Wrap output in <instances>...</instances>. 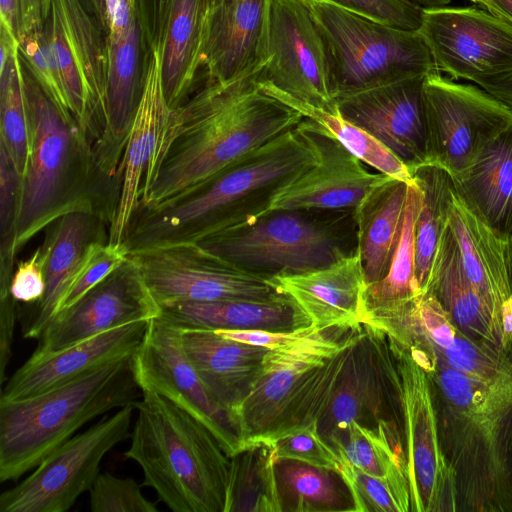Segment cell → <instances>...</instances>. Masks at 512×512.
<instances>
[{
    "label": "cell",
    "instance_id": "60",
    "mask_svg": "<svg viewBox=\"0 0 512 512\" xmlns=\"http://www.w3.org/2000/svg\"><path fill=\"white\" fill-rule=\"evenodd\" d=\"M508 249H509V257H510V265L512 270V236L508 239Z\"/></svg>",
    "mask_w": 512,
    "mask_h": 512
},
{
    "label": "cell",
    "instance_id": "24",
    "mask_svg": "<svg viewBox=\"0 0 512 512\" xmlns=\"http://www.w3.org/2000/svg\"><path fill=\"white\" fill-rule=\"evenodd\" d=\"M169 108L162 81V47L149 46L142 72V92L129 133L122 166L120 198L108 243L122 245L152 168Z\"/></svg>",
    "mask_w": 512,
    "mask_h": 512
},
{
    "label": "cell",
    "instance_id": "46",
    "mask_svg": "<svg viewBox=\"0 0 512 512\" xmlns=\"http://www.w3.org/2000/svg\"><path fill=\"white\" fill-rule=\"evenodd\" d=\"M89 496L92 512H158L156 504L142 494L135 480L109 472L99 473Z\"/></svg>",
    "mask_w": 512,
    "mask_h": 512
},
{
    "label": "cell",
    "instance_id": "35",
    "mask_svg": "<svg viewBox=\"0 0 512 512\" xmlns=\"http://www.w3.org/2000/svg\"><path fill=\"white\" fill-rule=\"evenodd\" d=\"M422 191L408 187L402 232L387 275L365 287L361 323L389 333L405 314L409 304L423 294L416 278L414 229Z\"/></svg>",
    "mask_w": 512,
    "mask_h": 512
},
{
    "label": "cell",
    "instance_id": "56",
    "mask_svg": "<svg viewBox=\"0 0 512 512\" xmlns=\"http://www.w3.org/2000/svg\"><path fill=\"white\" fill-rule=\"evenodd\" d=\"M512 27V0H470Z\"/></svg>",
    "mask_w": 512,
    "mask_h": 512
},
{
    "label": "cell",
    "instance_id": "42",
    "mask_svg": "<svg viewBox=\"0 0 512 512\" xmlns=\"http://www.w3.org/2000/svg\"><path fill=\"white\" fill-rule=\"evenodd\" d=\"M21 175L0 144V295L10 293L17 251Z\"/></svg>",
    "mask_w": 512,
    "mask_h": 512
},
{
    "label": "cell",
    "instance_id": "9",
    "mask_svg": "<svg viewBox=\"0 0 512 512\" xmlns=\"http://www.w3.org/2000/svg\"><path fill=\"white\" fill-rule=\"evenodd\" d=\"M312 212L268 211L198 244L267 279L322 268L354 252L345 249L335 222L314 217Z\"/></svg>",
    "mask_w": 512,
    "mask_h": 512
},
{
    "label": "cell",
    "instance_id": "4",
    "mask_svg": "<svg viewBox=\"0 0 512 512\" xmlns=\"http://www.w3.org/2000/svg\"><path fill=\"white\" fill-rule=\"evenodd\" d=\"M413 348L432 382L458 512H512V384L468 377Z\"/></svg>",
    "mask_w": 512,
    "mask_h": 512
},
{
    "label": "cell",
    "instance_id": "47",
    "mask_svg": "<svg viewBox=\"0 0 512 512\" xmlns=\"http://www.w3.org/2000/svg\"><path fill=\"white\" fill-rule=\"evenodd\" d=\"M272 444L277 460L293 459L317 467L339 470V457L324 441L317 424L293 432Z\"/></svg>",
    "mask_w": 512,
    "mask_h": 512
},
{
    "label": "cell",
    "instance_id": "32",
    "mask_svg": "<svg viewBox=\"0 0 512 512\" xmlns=\"http://www.w3.org/2000/svg\"><path fill=\"white\" fill-rule=\"evenodd\" d=\"M180 330H266L295 332L311 326L287 296L282 300L176 302L161 306L158 316Z\"/></svg>",
    "mask_w": 512,
    "mask_h": 512
},
{
    "label": "cell",
    "instance_id": "41",
    "mask_svg": "<svg viewBox=\"0 0 512 512\" xmlns=\"http://www.w3.org/2000/svg\"><path fill=\"white\" fill-rule=\"evenodd\" d=\"M0 144L22 177L29 157V124L19 51L0 69Z\"/></svg>",
    "mask_w": 512,
    "mask_h": 512
},
{
    "label": "cell",
    "instance_id": "33",
    "mask_svg": "<svg viewBox=\"0 0 512 512\" xmlns=\"http://www.w3.org/2000/svg\"><path fill=\"white\" fill-rule=\"evenodd\" d=\"M212 0H172L162 42V81L169 108L192 92L208 34Z\"/></svg>",
    "mask_w": 512,
    "mask_h": 512
},
{
    "label": "cell",
    "instance_id": "51",
    "mask_svg": "<svg viewBox=\"0 0 512 512\" xmlns=\"http://www.w3.org/2000/svg\"><path fill=\"white\" fill-rule=\"evenodd\" d=\"M172 0H136V13L145 40L162 45Z\"/></svg>",
    "mask_w": 512,
    "mask_h": 512
},
{
    "label": "cell",
    "instance_id": "1",
    "mask_svg": "<svg viewBox=\"0 0 512 512\" xmlns=\"http://www.w3.org/2000/svg\"><path fill=\"white\" fill-rule=\"evenodd\" d=\"M265 64L205 80L170 111L140 204H161L300 124L298 110L262 87Z\"/></svg>",
    "mask_w": 512,
    "mask_h": 512
},
{
    "label": "cell",
    "instance_id": "14",
    "mask_svg": "<svg viewBox=\"0 0 512 512\" xmlns=\"http://www.w3.org/2000/svg\"><path fill=\"white\" fill-rule=\"evenodd\" d=\"M352 422L369 428L395 425L402 429V413L387 336L363 323L350 346L317 428L324 441L336 452Z\"/></svg>",
    "mask_w": 512,
    "mask_h": 512
},
{
    "label": "cell",
    "instance_id": "31",
    "mask_svg": "<svg viewBox=\"0 0 512 512\" xmlns=\"http://www.w3.org/2000/svg\"><path fill=\"white\" fill-rule=\"evenodd\" d=\"M464 203L503 239L512 236V124L452 178Z\"/></svg>",
    "mask_w": 512,
    "mask_h": 512
},
{
    "label": "cell",
    "instance_id": "12",
    "mask_svg": "<svg viewBox=\"0 0 512 512\" xmlns=\"http://www.w3.org/2000/svg\"><path fill=\"white\" fill-rule=\"evenodd\" d=\"M161 306L176 302L277 301L279 293L267 278L226 260L198 243L130 253Z\"/></svg>",
    "mask_w": 512,
    "mask_h": 512
},
{
    "label": "cell",
    "instance_id": "48",
    "mask_svg": "<svg viewBox=\"0 0 512 512\" xmlns=\"http://www.w3.org/2000/svg\"><path fill=\"white\" fill-rule=\"evenodd\" d=\"M376 21L411 31L422 24L423 9L407 0H320Z\"/></svg>",
    "mask_w": 512,
    "mask_h": 512
},
{
    "label": "cell",
    "instance_id": "57",
    "mask_svg": "<svg viewBox=\"0 0 512 512\" xmlns=\"http://www.w3.org/2000/svg\"><path fill=\"white\" fill-rule=\"evenodd\" d=\"M422 9H433L445 7L450 3V0H407Z\"/></svg>",
    "mask_w": 512,
    "mask_h": 512
},
{
    "label": "cell",
    "instance_id": "44",
    "mask_svg": "<svg viewBox=\"0 0 512 512\" xmlns=\"http://www.w3.org/2000/svg\"><path fill=\"white\" fill-rule=\"evenodd\" d=\"M19 53L26 68L31 72L46 95L61 111L72 115L60 69L45 26L27 35L19 43Z\"/></svg>",
    "mask_w": 512,
    "mask_h": 512
},
{
    "label": "cell",
    "instance_id": "38",
    "mask_svg": "<svg viewBox=\"0 0 512 512\" xmlns=\"http://www.w3.org/2000/svg\"><path fill=\"white\" fill-rule=\"evenodd\" d=\"M262 87L288 106L298 110L303 116L302 124L318 133L338 141L344 148L363 163L378 172L415 185L416 182L406 165L389 149L359 126L342 117L338 112H329L294 100L265 84Z\"/></svg>",
    "mask_w": 512,
    "mask_h": 512
},
{
    "label": "cell",
    "instance_id": "7",
    "mask_svg": "<svg viewBox=\"0 0 512 512\" xmlns=\"http://www.w3.org/2000/svg\"><path fill=\"white\" fill-rule=\"evenodd\" d=\"M133 355L44 393L0 401V482L21 478L95 417L134 406L142 390Z\"/></svg>",
    "mask_w": 512,
    "mask_h": 512
},
{
    "label": "cell",
    "instance_id": "16",
    "mask_svg": "<svg viewBox=\"0 0 512 512\" xmlns=\"http://www.w3.org/2000/svg\"><path fill=\"white\" fill-rule=\"evenodd\" d=\"M262 81L299 102L338 112L321 36L303 0H270Z\"/></svg>",
    "mask_w": 512,
    "mask_h": 512
},
{
    "label": "cell",
    "instance_id": "43",
    "mask_svg": "<svg viewBox=\"0 0 512 512\" xmlns=\"http://www.w3.org/2000/svg\"><path fill=\"white\" fill-rule=\"evenodd\" d=\"M338 471L352 493L355 512H410L407 476H372L342 461Z\"/></svg>",
    "mask_w": 512,
    "mask_h": 512
},
{
    "label": "cell",
    "instance_id": "19",
    "mask_svg": "<svg viewBox=\"0 0 512 512\" xmlns=\"http://www.w3.org/2000/svg\"><path fill=\"white\" fill-rule=\"evenodd\" d=\"M160 312L139 266L128 255L104 280L51 319L28 360L42 359L127 323L150 321Z\"/></svg>",
    "mask_w": 512,
    "mask_h": 512
},
{
    "label": "cell",
    "instance_id": "15",
    "mask_svg": "<svg viewBox=\"0 0 512 512\" xmlns=\"http://www.w3.org/2000/svg\"><path fill=\"white\" fill-rule=\"evenodd\" d=\"M44 26L71 114L95 144L106 125V40L80 0H50Z\"/></svg>",
    "mask_w": 512,
    "mask_h": 512
},
{
    "label": "cell",
    "instance_id": "25",
    "mask_svg": "<svg viewBox=\"0 0 512 512\" xmlns=\"http://www.w3.org/2000/svg\"><path fill=\"white\" fill-rule=\"evenodd\" d=\"M149 321L124 324L39 360H27L2 388L0 401L29 398L66 384L112 361L133 355Z\"/></svg>",
    "mask_w": 512,
    "mask_h": 512
},
{
    "label": "cell",
    "instance_id": "26",
    "mask_svg": "<svg viewBox=\"0 0 512 512\" xmlns=\"http://www.w3.org/2000/svg\"><path fill=\"white\" fill-rule=\"evenodd\" d=\"M449 226L463 269L492 309L512 344V270L508 239L498 236L453 191Z\"/></svg>",
    "mask_w": 512,
    "mask_h": 512
},
{
    "label": "cell",
    "instance_id": "49",
    "mask_svg": "<svg viewBox=\"0 0 512 512\" xmlns=\"http://www.w3.org/2000/svg\"><path fill=\"white\" fill-rule=\"evenodd\" d=\"M0 21L20 43L27 35L43 28L42 0H0Z\"/></svg>",
    "mask_w": 512,
    "mask_h": 512
},
{
    "label": "cell",
    "instance_id": "36",
    "mask_svg": "<svg viewBox=\"0 0 512 512\" xmlns=\"http://www.w3.org/2000/svg\"><path fill=\"white\" fill-rule=\"evenodd\" d=\"M275 475L281 512H355L352 493L337 470L281 459Z\"/></svg>",
    "mask_w": 512,
    "mask_h": 512
},
{
    "label": "cell",
    "instance_id": "28",
    "mask_svg": "<svg viewBox=\"0 0 512 512\" xmlns=\"http://www.w3.org/2000/svg\"><path fill=\"white\" fill-rule=\"evenodd\" d=\"M269 3L222 0L212 8L203 57L206 80H228L267 62Z\"/></svg>",
    "mask_w": 512,
    "mask_h": 512
},
{
    "label": "cell",
    "instance_id": "53",
    "mask_svg": "<svg viewBox=\"0 0 512 512\" xmlns=\"http://www.w3.org/2000/svg\"><path fill=\"white\" fill-rule=\"evenodd\" d=\"M107 41L118 39L137 16L136 0H105Z\"/></svg>",
    "mask_w": 512,
    "mask_h": 512
},
{
    "label": "cell",
    "instance_id": "59",
    "mask_svg": "<svg viewBox=\"0 0 512 512\" xmlns=\"http://www.w3.org/2000/svg\"><path fill=\"white\" fill-rule=\"evenodd\" d=\"M50 0H42L43 17L45 18L48 12Z\"/></svg>",
    "mask_w": 512,
    "mask_h": 512
},
{
    "label": "cell",
    "instance_id": "54",
    "mask_svg": "<svg viewBox=\"0 0 512 512\" xmlns=\"http://www.w3.org/2000/svg\"><path fill=\"white\" fill-rule=\"evenodd\" d=\"M478 85L512 110V71L482 80Z\"/></svg>",
    "mask_w": 512,
    "mask_h": 512
},
{
    "label": "cell",
    "instance_id": "61",
    "mask_svg": "<svg viewBox=\"0 0 512 512\" xmlns=\"http://www.w3.org/2000/svg\"><path fill=\"white\" fill-rule=\"evenodd\" d=\"M221 1H222V0H212V5H213V7H214L215 5H217V4H218L219 2H221Z\"/></svg>",
    "mask_w": 512,
    "mask_h": 512
},
{
    "label": "cell",
    "instance_id": "6",
    "mask_svg": "<svg viewBox=\"0 0 512 512\" xmlns=\"http://www.w3.org/2000/svg\"><path fill=\"white\" fill-rule=\"evenodd\" d=\"M360 326L311 325L296 339L267 351L249 395L236 412L241 446L274 443L318 423Z\"/></svg>",
    "mask_w": 512,
    "mask_h": 512
},
{
    "label": "cell",
    "instance_id": "5",
    "mask_svg": "<svg viewBox=\"0 0 512 512\" xmlns=\"http://www.w3.org/2000/svg\"><path fill=\"white\" fill-rule=\"evenodd\" d=\"M123 453L143 473V485L174 512H225L230 456L213 433L171 400L142 391Z\"/></svg>",
    "mask_w": 512,
    "mask_h": 512
},
{
    "label": "cell",
    "instance_id": "50",
    "mask_svg": "<svg viewBox=\"0 0 512 512\" xmlns=\"http://www.w3.org/2000/svg\"><path fill=\"white\" fill-rule=\"evenodd\" d=\"M10 292L17 302L33 304L45 293V279L40 263L39 247L25 261L18 264L14 271Z\"/></svg>",
    "mask_w": 512,
    "mask_h": 512
},
{
    "label": "cell",
    "instance_id": "10",
    "mask_svg": "<svg viewBox=\"0 0 512 512\" xmlns=\"http://www.w3.org/2000/svg\"><path fill=\"white\" fill-rule=\"evenodd\" d=\"M386 336L402 413L410 512H458L456 478L443 448L429 373L412 346Z\"/></svg>",
    "mask_w": 512,
    "mask_h": 512
},
{
    "label": "cell",
    "instance_id": "45",
    "mask_svg": "<svg viewBox=\"0 0 512 512\" xmlns=\"http://www.w3.org/2000/svg\"><path fill=\"white\" fill-rule=\"evenodd\" d=\"M128 255L124 245L95 244L71 278L56 314L75 304L89 290L120 266Z\"/></svg>",
    "mask_w": 512,
    "mask_h": 512
},
{
    "label": "cell",
    "instance_id": "3",
    "mask_svg": "<svg viewBox=\"0 0 512 512\" xmlns=\"http://www.w3.org/2000/svg\"><path fill=\"white\" fill-rule=\"evenodd\" d=\"M22 79L29 157L21 177L18 252L70 212H95L112 225L121 190V178L109 177L99 166L87 131L56 106L24 65Z\"/></svg>",
    "mask_w": 512,
    "mask_h": 512
},
{
    "label": "cell",
    "instance_id": "18",
    "mask_svg": "<svg viewBox=\"0 0 512 512\" xmlns=\"http://www.w3.org/2000/svg\"><path fill=\"white\" fill-rule=\"evenodd\" d=\"M440 72L478 84L512 71V27L485 10L423 9L418 30Z\"/></svg>",
    "mask_w": 512,
    "mask_h": 512
},
{
    "label": "cell",
    "instance_id": "40",
    "mask_svg": "<svg viewBox=\"0 0 512 512\" xmlns=\"http://www.w3.org/2000/svg\"><path fill=\"white\" fill-rule=\"evenodd\" d=\"M403 440L398 426L369 428L352 422L336 453L340 461L372 476H407Z\"/></svg>",
    "mask_w": 512,
    "mask_h": 512
},
{
    "label": "cell",
    "instance_id": "27",
    "mask_svg": "<svg viewBox=\"0 0 512 512\" xmlns=\"http://www.w3.org/2000/svg\"><path fill=\"white\" fill-rule=\"evenodd\" d=\"M268 281L291 299L316 328L361 323L362 297L367 284L357 249L328 266L275 275Z\"/></svg>",
    "mask_w": 512,
    "mask_h": 512
},
{
    "label": "cell",
    "instance_id": "55",
    "mask_svg": "<svg viewBox=\"0 0 512 512\" xmlns=\"http://www.w3.org/2000/svg\"><path fill=\"white\" fill-rule=\"evenodd\" d=\"M19 51V42L11 29L0 21V69Z\"/></svg>",
    "mask_w": 512,
    "mask_h": 512
},
{
    "label": "cell",
    "instance_id": "2",
    "mask_svg": "<svg viewBox=\"0 0 512 512\" xmlns=\"http://www.w3.org/2000/svg\"><path fill=\"white\" fill-rule=\"evenodd\" d=\"M317 162L314 137L299 124L161 204L139 203L122 244L130 254L199 243L250 222L268 211L276 193Z\"/></svg>",
    "mask_w": 512,
    "mask_h": 512
},
{
    "label": "cell",
    "instance_id": "8",
    "mask_svg": "<svg viewBox=\"0 0 512 512\" xmlns=\"http://www.w3.org/2000/svg\"><path fill=\"white\" fill-rule=\"evenodd\" d=\"M303 1L322 39L335 99L438 71L418 31L400 29L329 2Z\"/></svg>",
    "mask_w": 512,
    "mask_h": 512
},
{
    "label": "cell",
    "instance_id": "30",
    "mask_svg": "<svg viewBox=\"0 0 512 512\" xmlns=\"http://www.w3.org/2000/svg\"><path fill=\"white\" fill-rule=\"evenodd\" d=\"M426 292L468 336L512 355V344L496 315L467 278L449 222L434 257Z\"/></svg>",
    "mask_w": 512,
    "mask_h": 512
},
{
    "label": "cell",
    "instance_id": "34",
    "mask_svg": "<svg viewBox=\"0 0 512 512\" xmlns=\"http://www.w3.org/2000/svg\"><path fill=\"white\" fill-rule=\"evenodd\" d=\"M409 186L389 177L353 210L356 248L367 285L388 273L402 232Z\"/></svg>",
    "mask_w": 512,
    "mask_h": 512
},
{
    "label": "cell",
    "instance_id": "23",
    "mask_svg": "<svg viewBox=\"0 0 512 512\" xmlns=\"http://www.w3.org/2000/svg\"><path fill=\"white\" fill-rule=\"evenodd\" d=\"M300 124L314 137L318 162L276 193L268 211L354 210L370 191L391 177L370 173L338 141L308 129L302 121Z\"/></svg>",
    "mask_w": 512,
    "mask_h": 512
},
{
    "label": "cell",
    "instance_id": "58",
    "mask_svg": "<svg viewBox=\"0 0 512 512\" xmlns=\"http://www.w3.org/2000/svg\"><path fill=\"white\" fill-rule=\"evenodd\" d=\"M97 13L99 22L107 29L105 0H91Z\"/></svg>",
    "mask_w": 512,
    "mask_h": 512
},
{
    "label": "cell",
    "instance_id": "52",
    "mask_svg": "<svg viewBox=\"0 0 512 512\" xmlns=\"http://www.w3.org/2000/svg\"><path fill=\"white\" fill-rule=\"evenodd\" d=\"M309 328V327H308ZM308 328L295 332H273L266 330H214L219 335L253 346L274 349L304 333Z\"/></svg>",
    "mask_w": 512,
    "mask_h": 512
},
{
    "label": "cell",
    "instance_id": "17",
    "mask_svg": "<svg viewBox=\"0 0 512 512\" xmlns=\"http://www.w3.org/2000/svg\"><path fill=\"white\" fill-rule=\"evenodd\" d=\"M141 390L171 400L204 424L231 456L241 447L235 416L213 396L186 356L180 330L158 317L151 319L132 357Z\"/></svg>",
    "mask_w": 512,
    "mask_h": 512
},
{
    "label": "cell",
    "instance_id": "39",
    "mask_svg": "<svg viewBox=\"0 0 512 512\" xmlns=\"http://www.w3.org/2000/svg\"><path fill=\"white\" fill-rule=\"evenodd\" d=\"M412 176L422 191L414 243L416 278L425 293L439 241L448 224L454 184L451 176L435 165L421 166Z\"/></svg>",
    "mask_w": 512,
    "mask_h": 512
},
{
    "label": "cell",
    "instance_id": "22",
    "mask_svg": "<svg viewBox=\"0 0 512 512\" xmlns=\"http://www.w3.org/2000/svg\"><path fill=\"white\" fill-rule=\"evenodd\" d=\"M111 223L98 213L74 211L46 228L40 249L45 293L18 313L24 339H39L63 298L71 278L89 250L108 243Z\"/></svg>",
    "mask_w": 512,
    "mask_h": 512
},
{
    "label": "cell",
    "instance_id": "29",
    "mask_svg": "<svg viewBox=\"0 0 512 512\" xmlns=\"http://www.w3.org/2000/svg\"><path fill=\"white\" fill-rule=\"evenodd\" d=\"M180 336L186 356L206 387L236 418L269 349L225 338L213 330H180Z\"/></svg>",
    "mask_w": 512,
    "mask_h": 512
},
{
    "label": "cell",
    "instance_id": "37",
    "mask_svg": "<svg viewBox=\"0 0 512 512\" xmlns=\"http://www.w3.org/2000/svg\"><path fill=\"white\" fill-rule=\"evenodd\" d=\"M274 445L244 444L230 456L225 512H281Z\"/></svg>",
    "mask_w": 512,
    "mask_h": 512
},
{
    "label": "cell",
    "instance_id": "21",
    "mask_svg": "<svg viewBox=\"0 0 512 512\" xmlns=\"http://www.w3.org/2000/svg\"><path fill=\"white\" fill-rule=\"evenodd\" d=\"M387 335L468 377L512 384V355L465 334L430 292L416 297Z\"/></svg>",
    "mask_w": 512,
    "mask_h": 512
},
{
    "label": "cell",
    "instance_id": "11",
    "mask_svg": "<svg viewBox=\"0 0 512 512\" xmlns=\"http://www.w3.org/2000/svg\"><path fill=\"white\" fill-rule=\"evenodd\" d=\"M133 405L119 408L49 454L23 481L0 495V512H66L89 491L100 463L130 438Z\"/></svg>",
    "mask_w": 512,
    "mask_h": 512
},
{
    "label": "cell",
    "instance_id": "13",
    "mask_svg": "<svg viewBox=\"0 0 512 512\" xmlns=\"http://www.w3.org/2000/svg\"><path fill=\"white\" fill-rule=\"evenodd\" d=\"M427 165L451 178L464 171L483 147L512 124V110L473 85L456 83L439 71L424 79Z\"/></svg>",
    "mask_w": 512,
    "mask_h": 512
},
{
    "label": "cell",
    "instance_id": "20",
    "mask_svg": "<svg viewBox=\"0 0 512 512\" xmlns=\"http://www.w3.org/2000/svg\"><path fill=\"white\" fill-rule=\"evenodd\" d=\"M424 79L405 78L336 98L342 117L389 149L411 175L428 161Z\"/></svg>",
    "mask_w": 512,
    "mask_h": 512
}]
</instances>
